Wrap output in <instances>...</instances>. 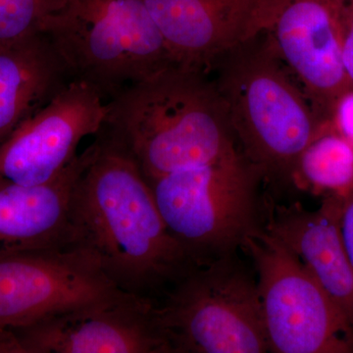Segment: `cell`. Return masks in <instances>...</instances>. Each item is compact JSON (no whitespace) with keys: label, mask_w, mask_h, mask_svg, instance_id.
<instances>
[{"label":"cell","mask_w":353,"mask_h":353,"mask_svg":"<svg viewBox=\"0 0 353 353\" xmlns=\"http://www.w3.org/2000/svg\"><path fill=\"white\" fill-rule=\"evenodd\" d=\"M109 109L97 88L72 80L0 143V176L28 185L54 180L78 157L83 139L101 131Z\"/></svg>","instance_id":"9"},{"label":"cell","mask_w":353,"mask_h":353,"mask_svg":"<svg viewBox=\"0 0 353 353\" xmlns=\"http://www.w3.org/2000/svg\"><path fill=\"white\" fill-rule=\"evenodd\" d=\"M12 333L24 353H170L153 301L127 292Z\"/></svg>","instance_id":"11"},{"label":"cell","mask_w":353,"mask_h":353,"mask_svg":"<svg viewBox=\"0 0 353 353\" xmlns=\"http://www.w3.org/2000/svg\"><path fill=\"white\" fill-rule=\"evenodd\" d=\"M72 80L43 32L0 43V143Z\"/></svg>","instance_id":"15"},{"label":"cell","mask_w":353,"mask_h":353,"mask_svg":"<svg viewBox=\"0 0 353 353\" xmlns=\"http://www.w3.org/2000/svg\"><path fill=\"white\" fill-rule=\"evenodd\" d=\"M343 199L324 197L316 210L299 202L269 201L266 230L285 243L305 265L353 331V267L341 240Z\"/></svg>","instance_id":"13"},{"label":"cell","mask_w":353,"mask_h":353,"mask_svg":"<svg viewBox=\"0 0 353 353\" xmlns=\"http://www.w3.org/2000/svg\"><path fill=\"white\" fill-rule=\"evenodd\" d=\"M148 183L165 224L196 265L241 252L246 239L266 228L271 196L243 154Z\"/></svg>","instance_id":"4"},{"label":"cell","mask_w":353,"mask_h":353,"mask_svg":"<svg viewBox=\"0 0 353 353\" xmlns=\"http://www.w3.org/2000/svg\"><path fill=\"white\" fill-rule=\"evenodd\" d=\"M125 294L79 246L0 255V330L12 332L46 318Z\"/></svg>","instance_id":"8"},{"label":"cell","mask_w":353,"mask_h":353,"mask_svg":"<svg viewBox=\"0 0 353 353\" xmlns=\"http://www.w3.org/2000/svg\"><path fill=\"white\" fill-rule=\"evenodd\" d=\"M341 240L353 267V192L343 199L340 219Z\"/></svg>","instance_id":"20"},{"label":"cell","mask_w":353,"mask_h":353,"mask_svg":"<svg viewBox=\"0 0 353 353\" xmlns=\"http://www.w3.org/2000/svg\"><path fill=\"white\" fill-rule=\"evenodd\" d=\"M43 34L72 79L108 101L175 65L143 0H68Z\"/></svg>","instance_id":"5"},{"label":"cell","mask_w":353,"mask_h":353,"mask_svg":"<svg viewBox=\"0 0 353 353\" xmlns=\"http://www.w3.org/2000/svg\"><path fill=\"white\" fill-rule=\"evenodd\" d=\"M105 126L137 160L148 182L241 154L215 82L173 66L109 101Z\"/></svg>","instance_id":"2"},{"label":"cell","mask_w":353,"mask_h":353,"mask_svg":"<svg viewBox=\"0 0 353 353\" xmlns=\"http://www.w3.org/2000/svg\"><path fill=\"white\" fill-rule=\"evenodd\" d=\"M219 61L215 85L241 154L265 183L292 187L297 160L329 120L292 82L264 32Z\"/></svg>","instance_id":"3"},{"label":"cell","mask_w":353,"mask_h":353,"mask_svg":"<svg viewBox=\"0 0 353 353\" xmlns=\"http://www.w3.org/2000/svg\"><path fill=\"white\" fill-rule=\"evenodd\" d=\"M74 189V245L128 294L155 301L197 266L165 224L152 185L104 126Z\"/></svg>","instance_id":"1"},{"label":"cell","mask_w":353,"mask_h":353,"mask_svg":"<svg viewBox=\"0 0 353 353\" xmlns=\"http://www.w3.org/2000/svg\"><path fill=\"white\" fill-rule=\"evenodd\" d=\"M256 274L268 352L352 353L353 331L301 260L266 230L241 246Z\"/></svg>","instance_id":"7"},{"label":"cell","mask_w":353,"mask_h":353,"mask_svg":"<svg viewBox=\"0 0 353 353\" xmlns=\"http://www.w3.org/2000/svg\"><path fill=\"white\" fill-rule=\"evenodd\" d=\"M341 55L350 88H353V0H336Z\"/></svg>","instance_id":"18"},{"label":"cell","mask_w":353,"mask_h":353,"mask_svg":"<svg viewBox=\"0 0 353 353\" xmlns=\"http://www.w3.org/2000/svg\"><path fill=\"white\" fill-rule=\"evenodd\" d=\"M0 353H24L12 332L0 330Z\"/></svg>","instance_id":"21"},{"label":"cell","mask_w":353,"mask_h":353,"mask_svg":"<svg viewBox=\"0 0 353 353\" xmlns=\"http://www.w3.org/2000/svg\"><path fill=\"white\" fill-rule=\"evenodd\" d=\"M68 0H0V43L43 32L46 22Z\"/></svg>","instance_id":"17"},{"label":"cell","mask_w":353,"mask_h":353,"mask_svg":"<svg viewBox=\"0 0 353 353\" xmlns=\"http://www.w3.org/2000/svg\"><path fill=\"white\" fill-rule=\"evenodd\" d=\"M329 120L334 129L353 145V88H348L339 95Z\"/></svg>","instance_id":"19"},{"label":"cell","mask_w":353,"mask_h":353,"mask_svg":"<svg viewBox=\"0 0 353 353\" xmlns=\"http://www.w3.org/2000/svg\"><path fill=\"white\" fill-rule=\"evenodd\" d=\"M90 146L50 183L22 185L0 176V255L74 245L72 199Z\"/></svg>","instance_id":"14"},{"label":"cell","mask_w":353,"mask_h":353,"mask_svg":"<svg viewBox=\"0 0 353 353\" xmlns=\"http://www.w3.org/2000/svg\"><path fill=\"white\" fill-rule=\"evenodd\" d=\"M153 311L170 353L268 352L256 274L240 252L197 265Z\"/></svg>","instance_id":"6"},{"label":"cell","mask_w":353,"mask_h":353,"mask_svg":"<svg viewBox=\"0 0 353 353\" xmlns=\"http://www.w3.org/2000/svg\"><path fill=\"white\" fill-rule=\"evenodd\" d=\"M292 188L315 196L347 199L353 192V145L327 123L301 153Z\"/></svg>","instance_id":"16"},{"label":"cell","mask_w":353,"mask_h":353,"mask_svg":"<svg viewBox=\"0 0 353 353\" xmlns=\"http://www.w3.org/2000/svg\"><path fill=\"white\" fill-rule=\"evenodd\" d=\"M259 29L316 112L329 120L334 102L350 88L336 0H261Z\"/></svg>","instance_id":"10"},{"label":"cell","mask_w":353,"mask_h":353,"mask_svg":"<svg viewBox=\"0 0 353 353\" xmlns=\"http://www.w3.org/2000/svg\"><path fill=\"white\" fill-rule=\"evenodd\" d=\"M261 0H143L176 66L208 74L259 34Z\"/></svg>","instance_id":"12"}]
</instances>
